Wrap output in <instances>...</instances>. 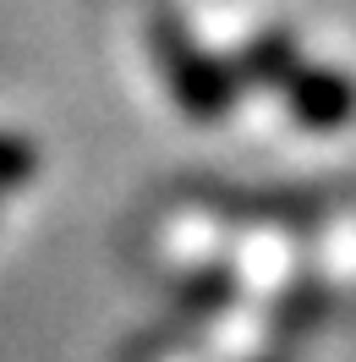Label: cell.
Segmentation results:
<instances>
[{
  "label": "cell",
  "instance_id": "1",
  "mask_svg": "<svg viewBox=\"0 0 356 362\" xmlns=\"http://www.w3.org/2000/svg\"><path fill=\"white\" fill-rule=\"evenodd\" d=\"M345 99H351V93L340 88V83H329V77L302 83V93H296V105H302V115H307V121H334V115L345 110Z\"/></svg>",
  "mask_w": 356,
  "mask_h": 362
}]
</instances>
